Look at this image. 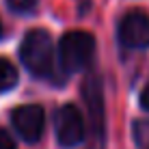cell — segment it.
I'll return each instance as SVG.
<instances>
[{
    "label": "cell",
    "mask_w": 149,
    "mask_h": 149,
    "mask_svg": "<svg viewBox=\"0 0 149 149\" xmlns=\"http://www.w3.org/2000/svg\"><path fill=\"white\" fill-rule=\"evenodd\" d=\"M19 56H22L24 67L33 76L48 78L54 65V43L50 33L43 28L28 30L22 41V48H19Z\"/></svg>",
    "instance_id": "1"
},
{
    "label": "cell",
    "mask_w": 149,
    "mask_h": 149,
    "mask_svg": "<svg viewBox=\"0 0 149 149\" xmlns=\"http://www.w3.org/2000/svg\"><path fill=\"white\" fill-rule=\"evenodd\" d=\"M95 54V39L84 30L65 33L58 43V58L65 71H80L89 67Z\"/></svg>",
    "instance_id": "2"
},
{
    "label": "cell",
    "mask_w": 149,
    "mask_h": 149,
    "mask_svg": "<svg viewBox=\"0 0 149 149\" xmlns=\"http://www.w3.org/2000/svg\"><path fill=\"white\" fill-rule=\"evenodd\" d=\"M56 138L63 147H74L84 138V117L74 104H65L56 110L54 117Z\"/></svg>",
    "instance_id": "3"
},
{
    "label": "cell",
    "mask_w": 149,
    "mask_h": 149,
    "mask_svg": "<svg viewBox=\"0 0 149 149\" xmlns=\"http://www.w3.org/2000/svg\"><path fill=\"white\" fill-rule=\"evenodd\" d=\"M11 121H13L15 132L26 143H37L45 127V112L37 104H26V106H19L17 110H13Z\"/></svg>",
    "instance_id": "4"
},
{
    "label": "cell",
    "mask_w": 149,
    "mask_h": 149,
    "mask_svg": "<svg viewBox=\"0 0 149 149\" xmlns=\"http://www.w3.org/2000/svg\"><path fill=\"white\" fill-rule=\"evenodd\" d=\"M119 41L125 48H149V15L145 11H130L119 24Z\"/></svg>",
    "instance_id": "5"
},
{
    "label": "cell",
    "mask_w": 149,
    "mask_h": 149,
    "mask_svg": "<svg viewBox=\"0 0 149 149\" xmlns=\"http://www.w3.org/2000/svg\"><path fill=\"white\" fill-rule=\"evenodd\" d=\"M17 84V69L13 67L11 61L0 56V91H9Z\"/></svg>",
    "instance_id": "6"
},
{
    "label": "cell",
    "mask_w": 149,
    "mask_h": 149,
    "mask_svg": "<svg viewBox=\"0 0 149 149\" xmlns=\"http://www.w3.org/2000/svg\"><path fill=\"white\" fill-rule=\"evenodd\" d=\"M9 7L13 9V11H19V13H28L35 9V4H37V0H7Z\"/></svg>",
    "instance_id": "7"
},
{
    "label": "cell",
    "mask_w": 149,
    "mask_h": 149,
    "mask_svg": "<svg viewBox=\"0 0 149 149\" xmlns=\"http://www.w3.org/2000/svg\"><path fill=\"white\" fill-rule=\"evenodd\" d=\"M0 149H17L15 143H13V138L9 136V132H4V130H0Z\"/></svg>",
    "instance_id": "8"
},
{
    "label": "cell",
    "mask_w": 149,
    "mask_h": 149,
    "mask_svg": "<svg viewBox=\"0 0 149 149\" xmlns=\"http://www.w3.org/2000/svg\"><path fill=\"white\" fill-rule=\"evenodd\" d=\"M141 106L145 110H149V84L143 89V93H141Z\"/></svg>",
    "instance_id": "9"
},
{
    "label": "cell",
    "mask_w": 149,
    "mask_h": 149,
    "mask_svg": "<svg viewBox=\"0 0 149 149\" xmlns=\"http://www.w3.org/2000/svg\"><path fill=\"white\" fill-rule=\"evenodd\" d=\"M0 37H2V22H0Z\"/></svg>",
    "instance_id": "10"
}]
</instances>
